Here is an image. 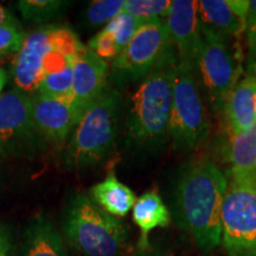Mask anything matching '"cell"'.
<instances>
[{"instance_id": "obj_1", "label": "cell", "mask_w": 256, "mask_h": 256, "mask_svg": "<svg viewBox=\"0 0 256 256\" xmlns=\"http://www.w3.org/2000/svg\"><path fill=\"white\" fill-rule=\"evenodd\" d=\"M228 177L209 159L194 160L182 168L174 190L176 218L204 252L222 244V206Z\"/></svg>"}, {"instance_id": "obj_2", "label": "cell", "mask_w": 256, "mask_h": 256, "mask_svg": "<svg viewBox=\"0 0 256 256\" xmlns=\"http://www.w3.org/2000/svg\"><path fill=\"white\" fill-rule=\"evenodd\" d=\"M172 62L153 72L130 98L126 120V144L136 152L159 151L170 142L174 72Z\"/></svg>"}, {"instance_id": "obj_3", "label": "cell", "mask_w": 256, "mask_h": 256, "mask_svg": "<svg viewBox=\"0 0 256 256\" xmlns=\"http://www.w3.org/2000/svg\"><path fill=\"white\" fill-rule=\"evenodd\" d=\"M122 98L106 89L76 124L64 152V164L82 170L104 162L113 153L119 132Z\"/></svg>"}, {"instance_id": "obj_4", "label": "cell", "mask_w": 256, "mask_h": 256, "mask_svg": "<svg viewBox=\"0 0 256 256\" xmlns=\"http://www.w3.org/2000/svg\"><path fill=\"white\" fill-rule=\"evenodd\" d=\"M63 229L70 247L82 256H121L128 246L126 226L87 194L70 202Z\"/></svg>"}, {"instance_id": "obj_5", "label": "cell", "mask_w": 256, "mask_h": 256, "mask_svg": "<svg viewBox=\"0 0 256 256\" xmlns=\"http://www.w3.org/2000/svg\"><path fill=\"white\" fill-rule=\"evenodd\" d=\"M211 124L197 72L179 60L174 72L170 140L178 153H194L209 140Z\"/></svg>"}, {"instance_id": "obj_6", "label": "cell", "mask_w": 256, "mask_h": 256, "mask_svg": "<svg viewBox=\"0 0 256 256\" xmlns=\"http://www.w3.org/2000/svg\"><path fill=\"white\" fill-rule=\"evenodd\" d=\"M177 60L166 22H147L114 60L112 78L120 84L144 81L153 72Z\"/></svg>"}, {"instance_id": "obj_7", "label": "cell", "mask_w": 256, "mask_h": 256, "mask_svg": "<svg viewBox=\"0 0 256 256\" xmlns=\"http://www.w3.org/2000/svg\"><path fill=\"white\" fill-rule=\"evenodd\" d=\"M202 36L203 46L197 64V76L214 113L222 115L230 94L240 81L241 62L230 43L232 37L203 25Z\"/></svg>"}, {"instance_id": "obj_8", "label": "cell", "mask_w": 256, "mask_h": 256, "mask_svg": "<svg viewBox=\"0 0 256 256\" xmlns=\"http://www.w3.org/2000/svg\"><path fill=\"white\" fill-rule=\"evenodd\" d=\"M220 222L228 256H256V176L228 177Z\"/></svg>"}, {"instance_id": "obj_9", "label": "cell", "mask_w": 256, "mask_h": 256, "mask_svg": "<svg viewBox=\"0 0 256 256\" xmlns=\"http://www.w3.org/2000/svg\"><path fill=\"white\" fill-rule=\"evenodd\" d=\"M83 44L68 28L46 26L25 38L22 49L14 60V78L19 90L38 92L46 78L44 64L54 51L74 57Z\"/></svg>"}, {"instance_id": "obj_10", "label": "cell", "mask_w": 256, "mask_h": 256, "mask_svg": "<svg viewBox=\"0 0 256 256\" xmlns=\"http://www.w3.org/2000/svg\"><path fill=\"white\" fill-rule=\"evenodd\" d=\"M32 118V98L14 89L0 95V158L26 152L40 140Z\"/></svg>"}, {"instance_id": "obj_11", "label": "cell", "mask_w": 256, "mask_h": 256, "mask_svg": "<svg viewBox=\"0 0 256 256\" xmlns=\"http://www.w3.org/2000/svg\"><path fill=\"white\" fill-rule=\"evenodd\" d=\"M178 58L197 72L203 36L198 17V2L174 0L165 19Z\"/></svg>"}, {"instance_id": "obj_12", "label": "cell", "mask_w": 256, "mask_h": 256, "mask_svg": "<svg viewBox=\"0 0 256 256\" xmlns=\"http://www.w3.org/2000/svg\"><path fill=\"white\" fill-rule=\"evenodd\" d=\"M82 114L72 98H56L37 94L32 98V118L40 136L62 145L72 136Z\"/></svg>"}, {"instance_id": "obj_13", "label": "cell", "mask_w": 256, "mask_h": 256, "mask_svg": "<svg viewBox=\"0 0 256 256\" xmlns=\"http://www.w3.org/2000/svg\"><path fill=\"white\" fill-rule=\"evenodd\" d=\"M72 100L83 115L107 89L110 66L84 46L72 57Z\"/></svg>"}, {"instance_id": "obj_14", "label": "cell", "mask_w": 256, "mask_h": 256, "mask_svg": "<svg viewBox=\"0 0 256 256\" xmlns=\"http://www.w3.org/2000/svg\"><path fill=\"white\" fill-rule=\"evenodd\" d=\"M250 2L247 0H200L198 17L200 24L228 37L246 32Z\"/></svg>"}, {"instance_id": "obj_15", "label": "cell", "mask_w": 256, "mask_h": 256, "mask_svg": "<svg viewBox=\"0 0 256 256\" xmlns=\"http://www.w3.org/2000/svg\"><path fill=\"white\" fill-rule=\"evenodd\" d=\"M226 130L234 138L256 124V72L247 69L230 94L223 110Z\"/></svg>"}, {"instance_id": "obj_16", "label": "cell", "mask_w": 256, "mask_h": 256, "mask_svg": "<svg viewBox=\"0 0 256 256\" xmlns=\"http://www.w3.org/2000/svg\"><path fill=\"white\" fill-rule=\"evenodd\" d=\"M20 256H68L58 230L46 217H36L23 234Z\"/></svg>"}, {"instance_id": "obj_17", "label": "cell", "mask_w": 256, "mask_h": 256, "mask_svg": "<svg viewBox=\"0 0 256 256\" xmlns=\"http://www.w3.org/2000/svg\"><path fill=\"white\" fill-rule=\"evenodd\" d=\"M133 220L140 229L138 248L147 249L150 244V234L159 228H166L171 223V212L156 191H148L138 198L133 208Z\"/></svg>"}, {"instance_id": "obj_18", "label": "cell", "mask_w": 256, "mask_h": 256, "mask_svg": "<svg viewBox=\"0 0 256 256\" xmlns=\"http://www.w3.org/2000/svg\"><path fill=\"white\" fill-rule=\"evenodd\" d=\"M89 197L102 210L116 218H122L133 209L136 203V194L127 185L121 183L114 172L101 183L94 185Z\"/></svg>"}, {"instance_id": "obj_19", "label": "cell", "mask_w": 256, "mask_h": 256, "mask_svg": "<svg viewBox=\"0 0 256 256\" xmlns=\"http://www.w3.org/2000/svg\"><path fill=\"white\" fill-rule=\"evenodd\" d=\"M226 154L229 164L226 177L256 176V124L238 136L229 138Z\"/></svg>"}, {"instance_id": "obj_20", "label": "cell", "mask_w": 256, "mask_h": 256, "mask_svg": "<svg viewBox=\"0 0 256 256\" xmlns=\"http://www.w3.org/2000/svg\"><path fill=\"white\" fill-rule=\"evenodd\" d=\"M68 2L62 0H22L18 10L25 20L34 23H46L56 18Z\"/></svg>"}, {"instance_id": "obj_21", "label": "cell", "mask_w": 256, "mask_h": 256, "mask_svg": "<svg viewBox=\"0 0 256 256\" xmlns=\"http://www.w3.org/2000/svg\"><path fill=\"white\" fill-rule=\"evenodd\" d=\"M171 5L170 0H126L124 12L139 19L142 23L165 20Z\"/></svg>"}, {"instance_id": "obj_22", "label": "cell", "mask_w": 256, "mask_h": 256, "mask_svg": "<svg viewBox=\"0 0 256 256\" xmlns=\"http://www.w3.org/2000/svg\"><path fill=\"white\" fill-rule=\"evenodd\" d=\"M72 63L60 72H52L46 76L42 82L38 94L56 98H72Z\"/></svg>"}, {"instance_id": "obj_23", "label": "cell", "mask_w": 256, "mask_h": 256, "mask_svg": "<svg viewBox=\"0 0 256 256\" xmlns=\"http://www.w3.org/2000/svg\"><path fill=\"white\" fill-rule=\"evenodd\" d=\"M124 6L126 0H95L89 5L86 18L92 26H106L114 18L122 14Z\"/></svg>"}, {"instance_id": "obj_24", "label": "cell", "mask_w": 256, "mask_h": 256, "mask_svg": "<svg viewBox=\"0 0 256 256\" xmlns=\"http://www.w3.org/2000/svg\"><path fill=\"white\" fill-rule=\"evenodd\" d=\"M142 24L144 23H142L139 19L134 18L133 16L128 14L126 12H122L116 18H114L110 23L106 25L104 30L110 32L115 38L120 51H122Z\"/></svg>"}, {"instance_id": "obj_25", "label": "cell", "mask_w": 256, "mask_h": 256, "mask_svg": "<svg viewBox=\"0 0 256 256\" xmlns=\"http://www.w3.org/2000/svg\"><path fill=\"white\" fill-rule=\"evenodd\" d=\"M88 49L106 62L110 60H114L121 52L115 38L106 30L98 32L94 38L89 40Z\"/></svg>"}, {"instance_id": "obj_26", "label": "cell", "mask_w": 256, "mask_h": 256, "mask_svg": "<svg viewBox=\"0 0 256 256\" xmlns=\"http://www.w3.org/2000/svg\"><path fill=\"white\" fill-rule=\"evenodd\" d=\"M26 34L19 25L0 28V55L18 54L23 46Z\"/></svg>"}, {"instance_id": "obj_27", "label": "cell", "mask_w": 256, "mask_h": 256, "mask_svg": "<svg viewBox=\"0 0 256 256\" xmlns=\"http://www.w3.org/2000/svg\"><path fill=\"white\" fill-rule=\"evenodd\" d=\"M244 34L247 37L248 57H250L256 54V0L250 2Z\"/></svg>"}, {"instance_id": "obj_28", "label": "cell", "mask_w": 256, "mask_h": 256, "mask_svg": "<svg viewBox=\"0 0 256 256\" xmlns=\"http://www.w3.org/2000/svg\"><path fill=\"white\" fill-rule=\"evenodd\" d=\"M0 256H14V240L11 229L0 223Z\"/></svg>"}, {"instance_id": "obj_29", "label": "cell", "mask_w": 256, "mask_h": 256, "mask_svg": "<svg viewBox=\"0 0 256 256\" xmlns=\"http://www.w3.org/2000/svg\"><path fill=\"white\" fill-rule=\"evenodd\" d=\"M12 25H19L18 20L8 10L0 5V28L12 26Z\"/></svg>"}, {"instance_id": "obj_30", "label": "cell", "mask_w": 256, "mask_h": 256, "mask_svg": "<svg viewBox=\"0 0 256 256\" xmlns=\"http://www.w3.org/2000/svg\"><path fill=\"white\" fill-rule=\"evenodd\" d=\"M132 256H166L164 254H162V252H154L152 250V248H147V249H140L138 248L136 252H133Z\"/></svg>"}, {"instance_id": "obj_31", "label": "cell", "mask_w": 256, "mask_h": 256, "mask_svg": "<svg viewBox=\"0 0 256 256\" xmlns=\"http://www.w3.org/2000/svg\"><path fill=\"white\" fill-rule=\"evenodd\" d=\"M8 72H6L5 69L0 68V95L2 94V90H4L6 84H8Z\"/></svg>"}, {"instance_id": "obj_32", "label": "cell", "mask_w": 256, "mask_h": 256, "mask_svg": "<svg viewBox=\"0 0 256 256\" xmlns=\"http://www.w3.org/2000/svg\"><path fill=\"white\" fill-rule=\"evenodd\" d=\"M247 69L254 70L256 72V54L250 57H248L247 60Z\"/></svg>"}]
</instances>
